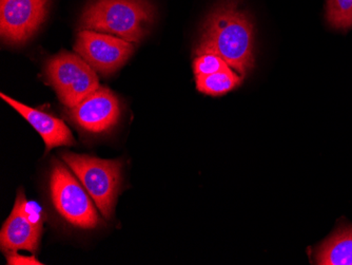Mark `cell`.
I'll return each instance as SVG.
<instances>
[{
	"instance_id": "cell-1",
	"label": "cell",
	"mask_w": 352,
	"mask_h": 265,
	"mask_svg": "<svg viewBox=\"0 0 352 265\" xmlns=\"http://www.w3.org/2000/svg\"><path fill=\"white\" fill-rule=\"evenodd\" d=\"M197 55L217 54L242 77L254 67V25L239 0H221L201 30Z\"/></svg>"
},
{
	"instance_id": "cell-2",
	"label": "cell",
	"mask_w": 352,
	"mask_h": 265,
	"mask_svg": "<svg viewBox=\"0 0 352 265\" xmlns=\"http://www.w3.org/2000/svg\"><path fill=\"white\" fill-rule=\"evenodd\" d=\"M155 8L149 0H92L82 12V30L108 33L140 43L149 32Z\"/></svg>"
},
{
	"instance_id": "cell-3",
	"label": "cell",
	"mask_w": 352,
	"mask_h": 265,
	"mask_svg": "<svg viewBox=\"0 0 352 265\" xmlns=\"http://www.w3.org/2000/svg\"><path fill=\"white\" fill-rule=\"evenodd\" d=\"M63 161L84 185L104 219L113 215L122 180V163L66 152Z\"/></svg>"
},
{
	"instance_id": "cell-4",
	"label": "cell",
	"mask_w": 352,
	"mask_h": 265,
	"mask_svg": "<svg viewBox=\"0 0 352 265\" xmlns=\"http://www.w3.org/2000/svg\"><path fill=\"white\" fill-rule=\"evenodd\" d=\"M45 73L59 100L68 109L74 108L100 87L96 71L74 53L61 52L51 57Z\"/></svg>"
},
{
	"instance_id": "cell-5",
	"label": "cell",
	"mask_w": 352,
	"mask_h": 265,
	"mask_svg": "<svg viewBox=\"0 0 352 265\" xmlns=\"http://www.w3.org/2000/svg\"><path fill=\"white\" fill-rule=\"evenodd\" d=\"M50 191L57 213L73 226L94 229L100 224V215L84 185L58 162L51 171Z\"/></svg>"
},
{
	"instance_id": "cell-6",
	"label": "cell",
	"mask_w": 352,
	"mask_h": 265,
	"mask_svg": "<svg viewBox=\"0 0 352 265\" xmlns=\"http://www.w3.org/2000/svg\"><path fill=\"white\" fill-rule=\"evenodd\" d=\"M132 43L114 35L82 30L74 49L95 71L108 76L122 68L133 54Z\"/></svg>"
},
{
	"instance_id": "cell-7",
	"label": "cell",
	"mask_w": 352,
	"mask_h": 265,
	"mask_svg": "<svg viewBox=\"0 0 352 265\" xmlns=\"http://www.w3.org/2000/svg\"><path fill=\"white\" fill-rule=\"evenodd\" d=\"M50 0H0V34L8 45L34 36L47 19Z\"/></svg>"
},
{
	"instance_id": "cell-8",
	"label": "cell",
	"mask_w": 352,
	"mask_h": 265,
	"mask_svg": "<svg viewBox=\"0 0 352 265\" xmlns=\"http://www.w3.org/2000/svg\"><path fill=\"white\" fill-rule=\"evenodd\" d=\"M120 100L104 87H100L74 108L69 109L71 120L91 134H102L112 129L120 120Z\"/></svg>"
},
{
	"instance_id": "cell-9",
	"label": "cell",
	"mask_w": 352,
	"mask_h": 265,
	"mask_svg": "<svg viewBox=\"0 0 352 265\" xmlns=\"http://www.w3.org/2000/svg\"><path fill=\"white\" fill-rule=\"evenodd\" d=\"M41 231L43 229L33 224L23 213L19 193L13 211L0 231L1 251L6 254L17 251H28L35 254L41 242Z\"/></svg>"
},
{
	"instance_id": "cell-10",
	"label": "cell",
	"mask_w": 352,
	"mask_h": 265,
	"mask_svg": "<svg viewBox=\"0 0 352 265\" xmlns=\"http://www.w3.org/2000/svg\"><path fill=\"white\" fill-rule=\"evenodd\" d=\"M0 96L23 116V118L31 124L32 127L41 134L45 144V151L60 146L74 145L75 140L70 129L60 118L45 114L38 109L23 105V103L6 96L5 93H1Z\"/></svg>"
},
{
	"instance_id": "cell-11",
	"label": "cell",
	"mask_w": 352,
	"mask_h": 265,
	"mask_svg": "<svg viewBox=\"0 0 352 265\" xmlns=\"http://www.w3.org/2000/svg\"><path fill=\"white\" fill-rule=\"evenodd\" d=\"M316 264L352 265V225L338 229L316 253Z\"/></svg>"
},
{
	"instance_id": "cell-12",
	"label": "cell",
	"mask_w": 352,
	"mask_h": 265,
	"mask_svg": "<svg viewBox=\"0 0 352 265\" xmlns=\"http://www.w3.org/2000/svg\"><path fill=\"white\" fill-rule=\"evenodd\" d=\"M244 77L241 76L232 68L225 69L209 75L195 76L197 88L199 92L207 96H219L234 90L241 86Z\"/></svg>"
},
{
	"instance_id": "cell-13",
	"label": "cell",
	"mask_w": 352,
	"mask_h": 265,
	"mask_svg": "<svg viewBox=\"0 0 352 265\" xmlns=\"http://www.w3.org/2000/svg\"><path fill=\"white\" fill-rule=\"evenodd\" d=\"M326 21L333 29H351L352 0H327Z\"/></svg>"
},
{
	"instance_id": "cell-14",
	"label": "cell",
	"mask_w": 352,
	"mask_h": 265,
	"mask_svg": "<svg viewBox=\"0 0 352 265\" xmlns=\"http://www.w3.org/2000/svg\"><path fill=\"white\" fill-rule=\"evenodd\" d=\"M229 68V65L221 56L211 53L197 55L193 61V71L197 75H209Z\"/></svg>"
},
{
	"instance_id": "cell-15",
	"label": "cell",
	"mask_w": 352,
	"mask_h": 265,
	"mask_svg": "<svg viewBox=\"0 0 352 265\" xmlns=\"http://www.w3.org/2000/svg\"><path fill=\"white\" fill-rule=\"evenodd\" d=\"M7 257L8 264L10 265H41L43 263L39 262L34 256H21L17 254V252L9 253L6 255Z\"/></svg>"
}]
</instances>
